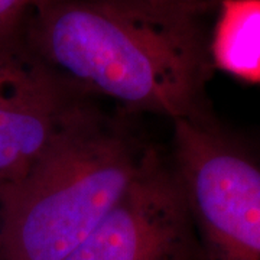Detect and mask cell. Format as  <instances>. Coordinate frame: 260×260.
<instances>
[{
	"label": "cell",
	"mask_w": 260,
	"mask_h": 260,
	"mask_svg": "<svg viewBox=\"0 0 260 260\" xmlns=\"http://www.w3.org/2000/svg\"><path fill=\"white\" fill-rule=\"evenodd\" d=\"M201 16L139 0H37L22 32L70 91L178 120L201 114L211 59Z\"/></svg>",
	"instance_id": "6da1fadb"
},
{
	"label": "cell",
	"mask_w": 260,
	"mask_h": 260,
	"mask_svg": "<svg viewBox=\"0 0 260 260\" xmlns=\"http://www.w3.org/2000/svg\"><path fill=\"white\" fill-rule=\"evenodd\" d=\"M139 159L80 109L16 179L0 184L3 260H64L136 178Z\"/></svg>",
	"instance_id": "7a4b0ae2"
},
{
	"label": "cell",
	"mask_w": 260,
	"mask_h": 260,
	"mask_svg": "<svg viewBox=\"0 0 260 260\" xmlns=\"http://www.w3.org/2000/svg\"><path fill=\"white\" fill-rule=\"evenodd\" d=\"M174 123L175 178L201 260H260V164L203 114Z\"/></svg>",
	"instance_id": "3957f363"
},
{
	"label": "cell",
	"mask_w": 260,
	"mask_h": 260,
	"mask_svg": "<svg viewBox=\"0 0 260 260\" xmlns=\"http://www.w3.org/2000/svg\"><path fill=\"white\" fill-rule=\"evenodd\" d=\"M200 256L175 174L145 158L136 178L64 260H191Z\"/></svg>",
	"instance_id": "277c9868"
},
{
	"label": "cell",
	"mask_w": 260,
	"mask_h": 260,
	"mask_svg": "<svg viewBox=\"0 0 260 260\" xmlns=\"http://www.w3.org/2000/svg\"><path fill=\"white\" fill-rule=\"evenodd\" d=\"M67 93L22 28L0 37V184L23 175L80 110Z\"/></svg>",
	"instance_id": "5b68a950"
},
{
	"label": "cell",
	"mask_w": 260,
	"mask_h": 260,
	"mask_svg": "<svg viewBox=\"0 0 260 260\" xmlns=\"http://www.w3.org/2000/svg\"><path fill=\"white\" fill-rule=\"evenodd\" d=\"M210 54L220 70L260 83V0H223Z\"/></svg>",
	"instance_id": "8992f818"
},
{
	"label": "cell",
	"mask_w": 260,
	"mask_h": 260,
	"mask_svg": "<svg viewBox=\"0 0 260 260\" xmlns=\"http://www.w3.org/2000/svg\"><path fill=\"white\" fill-rule=\"evenodd\" d=\"M35 2L37 0H0V37L22 28Z\"/></svg>",
	"instance_id": "52a82bcc"
},
{
	"label": "cell",
	"mask_w": 260,
	"mask_h": 260,
	"mask_svg": "<svg viewBox=\"0 0 260 260\" xmlns=\"http://www.w3.org/2000/svg\"><path fill=\"white\" fill-rule=\"evenodd\" d=\"M152 6L171 8V9H185L204 13L208 9L211 0H139Z\"/></svg>",
	"instance_id": "ba28073f"
},
{
	"label": "cell",
	"mask_w": 260,
	"mask_h": 260,
	"mask_svg": "<svg viewBox=\"0 0 260 260\" xmlns=\"http://www.w3.org/2000/svg\"><path fill=\"white\" fill-rule=\"evenodd\" d=\"M0 260H3L2 259V240H0Z\"/></svg>",
	"instance_id": "9c48e42d"
}]
</instances>
